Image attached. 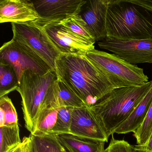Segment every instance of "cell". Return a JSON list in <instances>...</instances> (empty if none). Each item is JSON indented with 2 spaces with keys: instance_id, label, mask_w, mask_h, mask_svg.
Wrapping results in <instances>:
<instances>
[{
  "instance_id": "6da1fadb",
  "label": "cell",
  "mask_w": 152,
  "mask_h": 152,
  "mask_svg": "<svg viewBox=\"0 0 152 152\" xmlns=\"http://www.w3.org/2000/svg\"><path fill=\"white\" fill-rule=\"evenodd\" d=\"M55 64L57 78L87 106L94 105L115 89L85 54H61Z\"/></svg>"
},
{
  "instance_id": "7a4b0ae2",
  "label": "cell",
  "mask_w": 152,
  "mask_h": 152,
  "mask_svg": "<svg viewBox=\"0 0 152 152\" xmlns=\"http://www.w3.org/2000/svg\"><path fill=\"white\" fill-rule=\"evenodd\" d=\"M106 29L120 40L152 39V1L109 0Z\"/></svg>"
},
{
  "instance_id": "3957f363",
  "label": "cell",
  "mask_w": 152,
  "mask_h": 152,
  "mask_svg": "<svg viewBox=\"0 0 152 152\" xmlns=\"http://www.w3.org/2000/svg\"><path fill=\"white\" fill-rule=\"evenodd\" d=\"M152 86V80L140 86L113 90L90 109L107 137L132 113Z\"/></svg>"
},
{
  "instance_id": "277c9868",
  "label": "cell",
  "mask_w": 152,
  "mask_h": 152,
  "mask_svg": "<svg viewBox=\"0 0 152 152\" xmlns=\"http://www.w3.org/2000/svg\"><path fill=\"white\" fill-rule=\"evenodd\" d=\"M85 56L115 89L142 86L149 82L143 69L113 53L95 49L86 52Z\"/></svg>"
},
{
  "instance_id": "5b68a950",
  "label": "cell",
  "mask_w": 152,
  "mask_h": 152,
  "mask_svg": "<svg viewBox=\"0 0 152 152\" xmlns=\"http://www.w3.org/2000/svg\"><path fill=\"white\" fill-rule=\"evenodd\" d=\"M57 78L53 70L44 75L27 70L22 75L16 91L22 98L25 127L31 134L48 90Z\"/></svg>"
},
{
  "instance_id": "8992f818",
  "label": "cell",
  "mask_w": 152,
  "mask_h": 152,
  "mask_svg": "<svg viewBox=\"0 0 152 152\" xmlns=\"http://www.w3.org/2000/svg\"><path fill=\"white\" fill-rule=\"evenodd\" d=\"M13 39L31 49L56 72V60L61 53L41 26L36 22L12 23Z\"/></svg>"
},
{
  "instance_id": "52a82bcc",
  "label": "cell",
  "mask_w": 152,
  "mask_h": 152,
  "mask_svg": "<svg viewBox=\"0 0 152 152\" xmlns=\"http://www.w3.org/2000/svg\"><path fill=\"white\" fill-rule=\"evenodd\" d=\"M0 61H4L14 67L19 83L22 75L27 70L40 75L52 70L31 49L13 39L4 43L0 49Z\"/></svg>"
},
{
  "instance_id": "ba28073f",
  "label": "cell",
  "mask_w": 152,
  "mask_h": 152,
  "mask_svg": "<svg viewBox=\"0 0 152 152\" xmlns=\"http://www.w3.org/2000/svg\"><path fill=\"white\" fill-rule=\"evenodd\" d=\"M98 45L132 64L152 63V39L122 41L106 37Z\"/></svg>"
},
{
  "instance_id": "9c48e42d",
  "label": "cell",
  "mask_w": 152,
  "mask_h": 152,
  "mask_svg": "<svg viewBox=\"0 0 152 152\" xmlns=\"http://www.w3.org/2000/svg\"><path fill=\"white\" fill-rule=\"evenodd\" d=\"M61 54H85L95 49L94 42L74 33L60 21L39 23Z\"/></svg>"
},
{
  "instance_id": "30bf717a",
  "label": "cell",
  "mask_w": 152,
  "mask_h": 152,
  "mask_svg": "<svg viewBox=\"0 0 152 152\" xmlns=\"http://www.w3.org/2000/svg\"><path fill=\"white\" fill-rule=\"evenodd\" d=\"M39 15V23L60 21L80 14L84 0H39L32 1Z\"/></svg>"
},
{
  "instance_id": "8fae6325",
  "label": "cell",
  "mask_w": 152,
  "mask_h": 152,
  "mask_svg": "<svg viewBox=\"0 0 152 152\" xmlns=\"http://www.w3.org/2000/svg\"><path fill=\"white\" fill-rule=\"evenodd\" d=\"M70 133L87 138L108 141V137L89 107H75L72 112Z\"/></svg>"
},
{
  "instance_id": "7c38bea8",
  "label": "cell",
  "mask_w": 152,
  "mask_h": 152,
  "mask_svg": "<svg viewBox=\"0 0 152 152\" xmlns=\"http://www.w3.org/2000/svg\"><path fill=\"white\" fill-rule=\"evenodd\" d=\"M109 0H89L83 6L79 14L88 26L96 41L107 37L106 18Z\"/></svg>"
},
{
  "instance_id": "4fadbf2b",
  "label": "cell",
  "mask_w": 152,
  "mask_h": 152,
  "mask_svg": "<svg viewBox=\"0 0 152 152\" xmlns=\"http://www.w3.org/2000/svg\"><path fill=\"white\" fill-rule=\"evenodd\" d=\"M39 15L31 1L1 0L0 23H25L39 20Z\"/></svg>"
},
{
  "instance_id": "5bb4252c",
  "label": "cell",
  "mask_w": 152,
  "mask_h": 152,
  "mask_svg": "<svg viewBox=\"0 0 152 152\" xmlns=\"http://www.w3.org/2000/svg\"><path fill=\"white\" fill-rule=\"evenodd\" d=\"M86 106L85 103L77 95L57 78L49 88L40 109L44 107L63 106L75 108Z\"/></svg>"
},
{
  "instance_id": "9a60e30c",
  "label": "cell",
  "mask_w": 152,
  "mask_h": 152,
  "mask_svg": "<svg viewBox=\"0 0 152 152\" xmlns=\"http://www.w3.org/2000/svg\"><path fill=\"white\" fill-rule=\"evenodd\" d=\"M68 152H104L105 142L79 137L71 133L55 135Z\"/></svg>"
},
{
  "instance_id": "2e32d148",
  "label": "cell",
  "mask_w": 152,
  "mask_h": 152,
  "mask_svg": "<svg viewBox=\"0 0 152 152\" xmlns=\"http://www.w3.org/2000/svg\"><path fill=\"white\" fill-rule=\"evenodd\" d=\"M152 102V86L129 117L115 130L117 134L134 133L145 121Z\"/></svg>"
},
{
  "instance_id": "e0dca14e",
  "label": "cell",
  "mask_w": 152,
  "mask_h": 152,
  "mask_svg": "<svg viewBox=\"0 0 152 152\" xmlns=\"http://www.w3.org/2000/svg\"><path fill=\"white\" fill-rule=\"evenodd\" d=\"M59 107H44L40 109L32 135H50L56 124Z\"/></svg>"
},
{
  "instance_id": "ac0fdd59",
  "label": "cell",
  "mask_w": 152,
  "mask_h": 152,
  "mask_svg": "<svg viewBox=\"0 0 152 152\" xmlns=\"http://www.w3.org/2000/svg\"><path fill=\"white\" fill-rule=\"evenodd\" d=\"M18 85L19 80L14 67L4 61H0V98L16 90Z\"/></svg>"
},
{
  "instance_id": "d6986e66",
  "label": "cell",
  "mask_w": 152,
  "mask_h": 152,
  "mask_svg": "<svg viewBox=\"0 0 152 152\" xmlns=\"http://www.w3.org/2000/svg\"><path fill=\"white\" fill-rule=\"evenodd\" d=\"M0 152H10L21 145L18 124L0 127Z\"/></svg>"
},
{
  "instance_id": "ffe728a7",
  "label": "cell",
  "mask_w": 152,
  "mask_h": 152,
  "mask_svg": "<svg viewBox=\"0 0 152 152\" xmlns=\"http://www.w3.org/2000/svg\"><path fill=\"white\" fill-rule=\"evenodd\" d=\"M36 152H68L54 135L36 136L30 134Z\"/></svg>"
},
{
  "instance_id": "44dd1931",
  "label": "cell",
  "mask_w": 152,
  "mask_h": 152,
  "mask_svg": "<svg viewBox=\"0 0 152 152\" xmlns=\"http://www.w3.org/2000/svg\"><path fill=\"white\" fill-rule=\"evenodd\" d=\"M60 22L81 38L91 42H96L95 39L89 31L87 24L79 14L72 16Z\"/></svg>"
},
{
  "instance_id": "7402d4cb",
  "label": "cell",
  "mask_w": 152,
  "mask_h": 152,
  "mask_svg": "<svg viewBox=\"0 0 152 152\" xmlns=\"http://www.w3.org/2000/svg\"><path fill=\"white\" fill-rule=\"evenodd\" d=\"M0 127L18 124L15 107L7 96L0 98Z\"/></svg>"
},
{
  "instance_id": "603a6c76",
  "label": "cell",
  "mask_w": 152,
  "mask_h": 152,
  "mask_svg": "<svg viewBox=\"0 0 152 152\" xmlns=\"http://www.w3.org/2000/svg\"><path fill=\"white\" fill-rule=\"evenodd\" d=\"M73 108L74 107L67 106L61 107L59 108L56 124L50 135L70 133L72 112Z\"/></svg>"
},
{
  "instance_id": "cb8c5ba5",
  "label": "cell",
  "mask_w": 152,
  "mask_h": 152,
  "mask_svg": "<svg viewBox=\"0 0 152 152\" xmlns=\"http://www.w3.org/2000/svg\"><path fill=\"white\" fill-rule=\"evenodd\" d=\"M152 132V102L145 121L140 127L134 132L137 145H145Z\"/></svg>"
},
{
  "instance_id": "d4e9b609",
  "label": "cell",
  "mask_w": 152,
  "mask_h": 152,
  "mask_svg": "<svg viewBox=\"0 0 152 152\" xmlns=\"http://www.w3.org/2000/svg\"><path fill=\"white\" fill-rule=\"evenodd\" d=\"M104 152H132V145L125 140H116L113 137Z\"/></svg>"
},
{
  "instance_id": "484cf974",
  "label": "cell",
  "mask_w": 152,
  "mask_h": 152,
  "mask_svg": "<svg viewBox=\"0 0 152 152\" xmlns=\"http://www.w3.org/2000/svg\"><path fill=\"white\" fill-rule=\"evenodd\" d=\"M32 141L31 137H24L22 141V152H31Z\"/></svg>"
},
{
  "instance_id": "4316f807",
  "label": "cell",
  "mask_w": 152,
  "mask_h": 152,
  "mask_svg": "<svg viewBox=\"0 0 152 152\" xmlns=\"http://www.w3.org/2000/svg\"><path fill=\"white\" fill-rule=\"evenodd\" d=\"M132 152H152V151L147 150L137 145H132Z\"/></svg>"
},
{
  "instance_id": "83f0119b",
  "label": "cell",
  "mask_w": 152,
  "mask_h": 152,
  "mask_svg": "<svg viewBox=\"0 0 152 152\" xmlns=\"http://www.w3.org/2000/svg\"><path fill=\"white\" fill-rule=\"evenodd\" d=\"M140 146L141 147L143 148H145L147 150L152 151V132L146 144L143 146Z\"/></svg>"
},
{
  "instance_id": "f1b7e54d",
  "label": "cell",
  "mask_w": 152,
  "mask_h": 152,
  "mask_svg": "<svg viewBox=\"0 0 152 152\" xmlns=\"http://www.w3.org/2000/svg\"><path fill=\"white\" fill-rule=\"evenodd\" d=\"M22 143L10 152H22Z\"/></svg>"
},
{
  "instance_id": "f546056e",
  "label": "cell",
  "mask_w": 152,
  "mask_h": 152,
  "mask_svg": "<svg viewBox=\"0 0 152 152\" xmlns=\"http://www.w3.org/2000/svg\"><path fill=\"white\" fill-rule=\"evenodd\" d=\"M31 152H36V150H35V148H34V146L33 145L32 142Z\"/></svg>"
}]
</instances>
